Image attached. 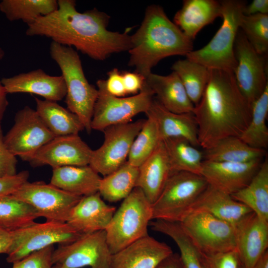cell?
<instances>
[{"mask_svg": "<svg viewBox=\"0 0 268 268\" xmlns=\"http://www.w3.org/2000/svg\"><path fill=\"white\" fill-rule=\"evenodd\" d=\"M5 55L4 51L0 47V60L3 59Z\"/></svg>", "mask_w": 268, "mask_h": 268, "instance_id": "51", "label": "cell"}, {"mask_svg": "<svg viewBox=\"0 0 268 268\" xmlns=\"http://www.w3.org/2000/svg\"><path fill=\"white\" fill-rule=\"evenodd\" d=\"M172 173L161 140L151 155L138 167L135 187L140 189L152 204L157 199Z\"/></svg>", "mask_w": 268, "mask_h": 268, "instance_id": "23", "label": "cell"}, {"mask_svg": "<svg viewBox=\"0 0 268 268\" xmlns=\"http://www.w3.org/2000/svg\"><path fill=\"white\" fill-rule=\"evenodd\" d=\"M112 254L105 230L83 234L54 250L52 261L57 268H111Z\"/></svg>", "mask_w": 268, "mask_h": 268, "instance_id": "12", "label": "cell"}, {"mask_svg": "<svg viewBox=\"0 0 268 268\" xmlns=\"http://www.w3.org/2000/svg\"><path fill=\"white\" fill-rule=\"evenodd\" d=\"M92 149L78 134L56 136L42 146L26 161L34 166L52 168L89 164Z\"/></svg>", "mask_w": 268, "mask_h": 268, "instance_id": "16", "label": "cell"}, {"mask_svg": "<svg viewBox=\"0 0 268 268\" xmlns=\"http://www.w3.org/2000/svg\"><path fill=\"white\" fill-rule=\"evenodd\" d=\"M172 69L180 78L187 94L194 105L200 101L210 76V69L188 59L179 60Z\"/></svg>", "mask_w": 268, "mask_h": 268, "instance_id": "35", "label": "cell"}, {"mask_svg": "<svg viewBox=\"0 0 268 268\" xmlns=\"http://www.w3.org/2000/svg\"><path fill=\"white\" fill-rule=\"evenodd\" d=\"M195 211L206 212L234 226L253 212L230 195L209 185L193 203L188 213Z\"/></svg>", "mask_w": 268, "mask_h": 268, "instance_id": "24", "label": "cell"}, {"mask_svg": "<svg viewBox=\"0 0 268 268\" xmlns=\"http://www.w3.org/2000/svg\"><path fill=\"white\" fill-rule=\"evenodd\" d=\"M0 81L7 94H36L55 102L63 100L66 95L63 76L50 75L40 68L3 77Z\"/></svg>", "mask_w": 268, "mask_h": 268, "instance_id": "19", "label": "cell"}, {"mask_svg": "<svg viewBox=\"0 0 268 268\" xmlns=\"http://www.w3.org/2000/svg\"><path fill=\"white\" fill-rule=\"evenodd\" d=\"M151 220V204L135 187L123 200L105 230L112 254L148 235L147 227Z\"/></svg>", "mask_w": 268, "mask_h": 268, "instance_id": "6", "label": "cell"}, {"mask_svg": "<svg viewBox=\"0 0 268 268\" xmlns=\"http://www.w3.org/2000/svg\"><path fill=\"white\" fill-rule=\"evenodd\" d=\"M132 144L127 161L139 167L153 152L161 141L155 121L147 117Z\"/></svg>", "mask_w": 268, "mask_h": 268, "instance_id": "38", "label": "cell"}, {"mask_svg": "<svg viewBox=\"0 0 268 268\" xmlns=\"http://www.w3.org/2000/svg\"><path fill=\"white\" fill-rule=\"evenodd\" d=\"M12 242L6 261L13 263L54 244H68L83 234L67 222L46 221L10 231Z\"/></svg>", "mask_w": 268, "mask_h": 268, "instance_id": "9", "label": "cell"}, {"mask_svg": "<svg viewBox=\"0 0 268 268\" xmlns=\"http://www.w3.org/2000/svg\"><path fill=\"white\" fill-rule=\"evenodd\" d=\"M263 161L235 163L203 160L201 175L208 185L231 195L249 184Z\"/></svg>", "mask_w": 268, "mask_h": 268, "instance_id": "17", "label": "cell"}, {"mask_svg": "<svg viewBox=\"0 0 268 268\" xmlns=\"http://www.w3.org/2000/svg\"><path fill=\"white\" fill-rule=\"evenodd\" d=\"M107 91L112 95L124 97L127 95L123 82L122 73L114 68L108 72V78L105 80Z\"/></svg>", "mask_w": 268, "mask_h": 268, "instance_id": "44", "label": "cell"}, {"mask_svg": "<svg viewBox=\"0 0 268 268\" xmlns=\"http://www.w3.org/2000/svg\"><path fill=\"white\" fill-rule=\"evenodd\" d=\"M58 7L56 0H2L0 11L10 21L22 20L30 24L39 17L46 16Z\"/></svg>", "mask_w": 268, "mask_h": 268, "instance_id": "34", "label": "cell"}, {"mask_svg": "<svg viewBox=\"0 0 268 268\" xmlns=\"http://www.w3.org/2000/svg\"><path fill=\"white\" fill-rule=\"evenodd\" d=\"M162 141L172 173L185 171L201 175L203 152L183 137H169Z\"/></svg>", "mask_w": 268, "mask_h": 268, "instance_id": "31", "label": "cell"}, {"mask_svg": "<svg viewBox=\"0 0 268 268\" xmlns=\"http://www.w3.org/2000/svg\"><path fill=\"white\" fill-rule=\"evenodd\" d=\"M192 112L199 146L206 149L225 137H240L250 123L251 105L238 88L233 72L210 69L208 83Z\"/></svg>", "mask_w": 268, "mask_h": 268, "instance_id": "2", "label": "cell"}, {"mask_svg": "<svg viewBox=\"0 0 268 268\" xmlns=\"http://www.w3.org/2000/svg\"><path fill=\"white\" fill-rule=\"evenodd\" d=\"M208 185L201 175L185 171L172 173L151 204L152 220L181 222Z\"/></svg>", "mask_w": 268, "mask_h": 268, "instance_id": "7", "label": "cell"}, {"mask_svg": "<svg viewBox=\"0 0 268 268\" xmlns=\"http://www.w3.org/2000/svg\"><path fill=\"white\" fill-rule=\"evenodd\" d=\"M265 149L252 147L239 137L228 136L203 152V160L213 162L244 163L263 159Z\"/></svg>", "mask_w": 268, "mask_h": 268, "instance_id": "29", "label": "cell"}, {"mask_svg": "<svg viewBox=\"0 0 268 268\" xmlns=\"http://www.w3.org/2000/svg\"><path fill=\"white\" fill-rule=\"evenodd\" d=\"M156 268H184L180 256L172 253L163 260Z\"/></svg>", "mask_w": 268, "mask_h": 268, "instance_id": "47", "label": "cell"}, {"mask_svg": "<svg viewBox=\"0 0 268 268\" xmlns=\"http://www.w3.org/2000/svg\"><path fill=\"white\" fill-rule=\"evenodd\" d=\"M10 231L0 228V254H8L11 244Z\"/></svg>", "mask_w": 268, "mask_h": 268, "instance_id": "48", "label": "cell"}, {"mask_svg": "<svg viewBox=\"0 0 268 268\" xmlns=\"http://www.w3.org/2000/svg\"><path fill=\"white\" fill-rule=\"evenodd\" d=\"M173 253L167 244L147 235L113 254L111 268H156Z\"/></svg>", "mask_w": 268, "mask_h": 268, "instance_id": "20", "label": "cell"}, {"mask_svg": "<svg viewBox=\"0 0 268 268\" xmlns=\"http://www.w3.org/2000/svg\"><path fill=\"white\" fill-rule=\"evenodd\" d=\"M193 41L169 19L162 7L149 5L139 28L131 35L128 65L146 78L163 59L193 51Z\"/></svg>", "mask_w": 268, "mask_h": 268, "instance_id": "3", "label": "cell"}, {"mask_svg": "<svg viewBox=\"0 0 268 268\" xmlns=\"http://www.w3.org/2000/svg\"><path fill=\"white\" fill-rule=\"evenodd\" d=\"M252 268H268V251L263 254Z\"/></svg>", "mask_w": 268, "mask_h": 268, "instance_id": "50", "label": "cell"}, {"mask_svg": "<svg viewBox=\"0 0 268 268\" xmlns=\"http://www.w3.org/2000/svg\"><path fill=\"white\" fill-rule=\"evenodd\" d=\"M58 8L27 25L26 35L50 38L72 47L90 58L103 61L111 54L129 51L130 30L123 33L108 30L110 18L96 8L80 12L73 0H58Z\"/></svg>", "mask_w": 268, "mask_h": 268, "instance_id": "1", "label": "cell"}, {"mask_svg": "<svg viewBox=\"0 0 268 268\" xmlns=\"http://www.w3.org/2000/svg\"><path fill=\"white\" fill-rule=\"evenodd\" d=\"M201 259L204 268H244L236 250L214 254L201 253Z\"/></svg>", "mask_w": 268, "mask_h": 268, "instance_id": "40", "label": "cell"}, {"mask_svg": "<svg viewBox=\"0 0 268 268\" xmlns=\"http://www.w3.org/2000/svg\"><path fill=\"white\" fill-rule=\"evenodd\" d=\"M101 177L89 165L53 168L50 184L76 196L84 197L98 192Z\"/></svg>", "mask_w": 268, "mask_h": 268, "instance_id": "27", "label": "cell"}, {"mask_svg": "<svg viewBox=\"0 0 268 268\" xmlns=\"http://www.w3.org/2000/svg\"><path fill=\"white\" fill-rule=\"evenodd\" d=\"M14 122L4 135L8 149L16 157L27 160L42 146L56 137L43 122L35 109L28 106L19 110Z\"/></svg>", "mask_w": 268, "mask_h": 268, "instance_id": "15", "label": "cell"}, {"mask_svg": "<svg viewBox=\"0 0 268 268\" xmlns=\"http://www.w3.org/2000/svg\"><path fill=\"white\" fill-rule=\"evenodd\" d=\"M17 159L7 147L4 141V135L0 128V178L16 175Z\"/></svg>", "mask_w": 268, "mask_h": 268, "instance_id": "42", "label": "cell"}, {"mask_svg": "<svg viewBox=\"0 0 268 268\" xmlns=\"http://www.w3.org/2000/svg\"><path fill=\"white\" fill-rule=\"evenodd\" d=\"M233 74L240 90L251 105L268 85V56L258 54L239 29L234 44Z\"/></svg>", "mask_w": 268, "mask_h": 268, "instance_id": "14", "label": "cell"}, {"mask_svg": "<svg viewBox=\"0 0 268 268\" xmlns=\"http://www.w3.org/2000/svg\"><path fill=\"white\" fill-rule=\"evenodd\" d=\"M268 85L262 94L251 105V118L248 126L239 137L249 146L266 149L268 145Z\"/></svg>", "mask_w": 268, "mask_h": 268, "instance_id": "36", "label": "cell"}, {"mask_svg": "<svg viewBox=\"0 0 268 268\" xmlns=\"http://www.w3.org/2000/svg\"><path fill=\"white\" fill-rule=\"evenodd\" d=\"M28 171H21L12 176L0 178V197L12 195L22 184L28 181Z\"/></svg>", "mask_w": 268, "mask_h": 268, "instance_id": "43", "label": "cell"}, {"mask_svg": "<svg viewBox=\"0 0 268 268\" xmlns=\"http://www.w3.org/2000/svg\"><path fill=\"white\" fill-rule=\"evenodd\" d=\"M138 175V167L127 161L118 169L101 178L98 193L104 200L109 202L123 200L135 188Z\"/></svg>", "mask_w": 268, "mask_h": 268, "instance_id": "32", "label": "cell"}, {"mask_svg": "<svg viewBox=\"0 0 268 268\" xmlns=\"http://www.w3.org/2000/svg\"><path fill=\"white\" fill-rule=\"evenodd\" d=\"M97 192L84 196L73 207L67 223L82 234L105 230L115 212Z\"/></svg>", "mask_w": 268, "mask_h": 268, "instance_id": "21", "label": "cell"}, {"mask_svg": "<svg viewBox=\"0 0 268 268\" xmlns=\"http://www.w3.org/2000/svg\"><path fill=\"white\" fill-rule=\"evenodd\" d=\"M145 83L156 95V99L167 110L179 114L193 112L194 105L175 71L167 75L151 72L145 78Z\"/></svg>", "mask_w": 268, "mask_h": 268, "instance_id": "26", "label": "cell"}, {"mask_svg": "<svg viewBox=\"0 0 268 268\" xmlns=\"http://www.w3.org/2000/svg\"><path fill=\"white\" fill-rule=\"evenodd\" d=\"M221 17L220 1L184 0L174 17V23L190 39L195 38L204 26Z\"/></svg>", "mask_w": 268, "mask_h": 268, "instance_id": "25", "label": "cell"}, {"mask_svg": "<svg viewBox=\"0 0 268 268\" xmlns=\"http://www.w3.org/2000/svg\"><path fill=\"white\" fill-rule=\"evenodd\" d=\"M50 54L59 67L66 84L67 109L79 118L84 130L90 133L97 88L86 78L79 56L73 48L52 41Z\"/></svg>", "mask_w": 268, "mask_h": 268, "instance_id": "4", "label": "cell"}, {"mask_svg": "<svg viewBox=\"0 0 268 268\" xmlns=\"http://www.w3.org/2000/svg\"><path fill=\"white\" fill-rule=\"evenodd\" d=\"M36 111L55 136L78 134L84 130L79 118L57 102L35 98Z\"/></svg>", "mask_w": 268, "mask_h": 268, "instance_id": "28", "label": "cell"}, {"mask_svg": "<svg viewBox=\"0 0 268 268\" xmlns=\"http://www.w3.org/2000/svg\"><path fill=\"white\" fill-rule=\"evenodd\" d=\"M98 95L91 121L92 130L103 131L115 125L126 124L140 113H146L153 99L154 93L145 83L137 94L127 97H116L108 92L105 80L96 82Z\"/></svg>", "mask_w": 268, "mask_h": 268, "instance_id": "8", "label": "cell"}, {"mask_svg": "<svg viewBox=\"0 0 268 268\" xmlns=\"http://www.w3.org/2000/svg\"><path fill=\"white\" fill-rule=\"evenodd\" d=\"M31 206L46 221L66 222L82 197L71 194L43 181L26 182L12 194Z\"/></svg>", "mask_w": 268, "mask_h": 268, "instance_id": "11", "label": "cell"}, {"mask_svg": "<svg viewBox=\"0 0 268 268\" xmlns=\"http://www.w3.org/2000/svg\"><path fill=\"white\" fill-rule=\"evenodd\" d=\"M240 29L258 54L268 56V14L243 15Z\"/></svg>", "mask_w": 268, "mask_h": 268, "instance_id": "39", "label": "cell"}, {"mask_svg": "<svg viewBox=\"0 0 268 268\" xmlns=\"http://www.w3.org/2000/svg\"><path fill=\"white\" fill-rule=\"evenodd\" d=\"M53 245L34 252L12 263V268H57L52 261Z\"/></svg>", "mask_w": 268, "mask_h": 268, "instance_id": "41", "label": "cell"}, {"mask_svg": "<svg viewBox=\"0 0 268 268\" xmlns=\"http://www.w3.org/2000/svg\"><path fill=\"white\" fill-rule=\"evenodd\" d=\"M220 3L222 23L220 28L205 46L192 51L186 56L210 69L233 72L237 64L235 41L247 3L242 0H223Z\"/></svg>", "mask_w": 268, "mask_h": 268, "instance_id": "5", "label": "cell"}, {"mask_svg": "<svg viewBox=\"0 0 268 268\" xmlns=\"http://www.w3.org/2000/svg\"><path fill=\"white\" fill-rule=\"evenodd\" d=\"M7 93L0 80V128L1 123L8 105Z\"/></svg>", "mask_w": 268, "mask_h": 268, "instance_id": "49", "label": "cell"}, {"mask_svg": "<svg viewBox=\"0 0 268 268\" xmlns=\"http://www.w3.org/2000/svg\"><path fill=\"white\" fill-rule=\"evenodd\" d=\"M249 207L261 219L268 221V160H263L249 184L231 195Z\"/></svg>", "mask_w": 268, "mask_h": 268, "instance_id": "30", "label": "cell"}, {"mask_svg": "<svg viewBox=\"0 0 268 268\" xmlns=\"http://www.w3.org/2000/svg\"><path fill=\"white\" fill-rule=\"evenodd\" d=\"M244 15L256 14H268V0H253L249 4H246L243 10Z\"/></svg>", "mask_w": 268, "mask_h": 268, "instance_id": "46", "label": "cell"}, {"mask_svg": "<svg viewBox=\"0 0 268 268\" xmlns=\"http://www.w3.org/2000/svg\"><path fill=\"white\" fill-rule=\"evenodd\" d=\"M180 223L202 254L236 250L235 227L228 222L206 212L195 211L187 214Z\"/></svg>", "mask_w": 268, "mask_h": 268, "instance_id": "10", "label": "cell"}, {"mask_svg": "<svg viewBox=\"0 0 268 268\" xmlns=\"http://www.w3.org/2000/svg\"><path fill=\"white\" fill-rule=\"evenodd\" d=\"M234 227L236 250L244 268H252L268 251V221L252 212Z\"/></svg>", "mask_w": 268, "mask_h": 268, "instance_id": "18", "label": "cell"}, {"mask_svg": "<svg viewBox=\"0 0 268 268\" xmlns=\"http://www.w3.org/2000/svg\"><path fill=\"white\" fill-rule=\"evenodd\" d=\"M145 121L112 125L104 129V142L92 150L89 165L104 176L120 168L127 161L133 142Z\"/></svg>", "mask_w": 268, "mask_h": 268, "instance_id": "13", "label": "cell"}, {"mask_svg": "<svg viewBox=\"0 0 268 268\" xmlns=\"http://www.w3.org/2000/svg\"><path fill=\"white\" fill-rule=\"evenodd\" d=\"M149 225L153 230L169 236L174 241L179 249L184 268H204L201 252L179 222L154 220Z\"/></svg>", "mask_w": 268, "mask_h": 268, "instance_id": "33", "label": "cell"}, {"mask_svg": "<svg viewBox=\"0 0 268 268\" xmlns=\"http://www.w3.org/2000/svg\"><path fill=\"white\" fill-rule=\"evenodd\" d=\"M145 114L156 122L161 140L181 137L187 139L194 146H200L198 125L193 112H172L153 98Z\"/></svg>", "mask_w": 268, "mask_h": 268, "instance_id": "22", "label": "cell"}, {"mask_svg": "<svg viewBox=\"0 0 268 268\" xmlns=\"http://www.w3.org/2000/svg\"><path fill=\"white\" fill-rule=\"evenodd\" d=\"M122 75L127 94L134 95L138 93L143 87L145 78L136 72H125Z\"/></svg>", "mask_w": 268, "mask_h": 268, "instance_id": "45", "label": "cell"}, {"mask_svg": "<svg viewBox=\"0 0 268 268\" xmlns=\"http://www.w3.org/2000/svg\"><path fill=\"white\" fill-rule=\"evenodd\" d=\"M38 217L31 206L13 195L0 197V228L12 231L33 223Z\"/></svg>", "mask_w": 268, "mask_h": 268, "instance_id": "37", "label": "cell"}]
</instances>
